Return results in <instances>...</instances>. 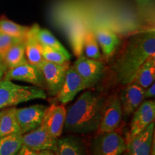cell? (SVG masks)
Returning <instances> with one entry per match:
<instances>
[{"label": "cell", "mask_w": 155, "mask_h": 155, "mask_svg": "<svg viewBox=\"0 0 155 155\" xmlns=\"http://www.w3.org/2000/svg\"><path fill=\"white\" fill-rule=\"evenodd\" d=\"M55 155H88L82 139L75 136H67L58 139Z\"/></svg>", "instance_id": "obj_16"}, {"label": "cell", "mask_w": 155, "mask_h": 155, "mask_svg": "<svg viewBox=\"0 0 155 155\" xmlns=\"http://www.w3.org/2000/svg\"><path fill=\"white\" fill-rule=\"evenodd\" d=\"M42 54L44 60L50 63L64 64L69 63L71 56L68 53L42 45Z\"/></svg>", "instance_id": "obj_26"}, {"label": "cell", "mask_w": 155, "mask_h": 155, "mask_svg": "<svg viewBox=\"0 0 155 155\" xmlns=\"http://www.w3.org/2000/svg\"><path fill=\"white\" fill-rule=\"evenodd\" d=\"M32 27L34 28L36 38L41 45L54 48V49L58 50L63 53H68L63 47V45L58 41L55 37L49 30L40 28L38 25H34Z\"/></svg>", "instance_id": "obj_24"}, {"label": "cell", "mask_w": 155, "mask_h": 155, "mask_svg": "<svg viewBox=\"0 0 155 155\" xmlns=\"http://www.w3.org/2000/svg\"><path fill=\"white\" fill-rule=\"evenodd\" d=\"M3 111H4V109L2 110V109L1 111H0V117H1V116H2V113H3Z\"/></svg>", "instance_id": "obj_34"}, {"label": "cell", "mask_w": 155, "mask_h": 155, "mask_svg": "<svg viewBox=\"0 0 155 155\" xmlns=\"http://www.w3.org/2000/svg\"><path fill=\"white\" fill-rule=\"evenodd\" d=\"M25 40L17 42L12 46L5 54L2 65L5 67L6 71L28 62L25 55Z\"/></svg>", "instance_id": "obj_19"}, {"label": "cell", "mask_w": 155, "mask_h": 155, "mask_svg": "<svg viewBox=\"0 0 155 155\" xmlns=\"http://www.w3.org/2000/svg\"><path fill=\"white\" fill-rule=\"evenodd\" d=\"M155 96V83L154 82L148 88L144 89V98L146 99H152Z\"/></svg>", "instance_id": "obj_29"}, {"label": "cell", "mask_w": 155, "mask_h": 155, "mask_svg": "<svg viewBox=\"0 0 155 155\" xmlns=\"http://www.w3.org/2000/svg\"><path fill=\"white\" fill-rule=\"evenodd\" d=\"M150 155H155V144H154V141H153V144L152 147V150H151Z\"/></svg>", "instance_id": "obj_32"}, {"label": "cell", "mask_w": 155, "mask_h": 155, "mask_svg": "<svg viewBox=\"0 0 155 155\" xmlns=\"http://www.w3.org/2000/svg\"><path fill=\"white\" fill-rule=\"evenodd\" d=\"M48 155H55V154H54V152H52V151H48Z\"/></svg>", "instance_id": "obj_33"}, {"label": "cell", "mask_w": 155, "mask_h": 155, "mask_svg": "<svg viewBox=\"0 0 155 155\" xmlns=\"http://www.w3.org/2000/svg\"><path fill=\"white\" fill-rule=\"evenodd\" d=\"M22 40H24L13 38V37L0 32V64L1 65L5 54L7 53L9 48L12 45H14L15 44L22 41Z\"/></svg>", "instance_id": "obj_27"}, {"label": "cell", "mask_w": 155, "mask_h": 155, "mask_svg": "<svg viewBox=\"0 0 155 155\" xmlns=\"http://www.w3.org/2000/svg\"><path fill=\"white\" fill-rule=\"evenodd\" d=\"M89 88V85L77 73L74 67L70 65L65 74L63 86L56 96V99L63 104H68L74 99L79 93Z\"/></svg>", "instance_id": "obj_9"}, {"label": "cell", "mask_w": 155, "mask_h": 155, "mask_svg": "<svg viewBox=\"0 0 155 155\" xmlns=\"http://www.w3.org/2000/svg\"><path fill=\"white\" fill-rule=\"evenodd\" d=\"M122 155H128V154H124H124H122Z\"/></svg>", "instance_id": "obj_35"}, {"label": "cell", "mask_w": 155, "mask_h": 155, "mask_svg": "<svg viewBox=\"0 0 155 155\" xmlns=\"http://www.w3.org/2000/svg\"><path fill=\"white\" fill-rule=\"evenodd\" d=\"M139 8L143 11H147L151 8L152 5V0H136Z\"/></svg>", "instance_id": "obj_30"}, {"label": "cell", "mask_w": 155, "mask_h": 155, "mask_svg": "<svg viewBox=\"0 0 155 155\" xmlns=\"http://www.w3.org/2000/svg\"><path fill=\"white\" fill-rule=\"evenodd\" d=\"M16 108L9 107L4 109L0 117V137L13 134H21L15 116Z\"/></svg>", "instance_id": "obj_21"}, {"label": "cell", "mask_w": 155, "mask_h": 155, "mask_svg": "<svg viewBox=\"0 0 155 155\" xmlns=\"http://www.w3.org/2000/svg\"><path fill=\"white\" fill-rule=\"evenodd\" d=\"M48 151H35L22 144L17 155H48Z\"/></svg>", "instance_id": "obj_28"}, {"label": "cell", "mask_w": 155, "mask_h": 155, "mask_svg": "<svg viewBox=\"0 0 155 155\" xmlns=\"http://www.w3.org/2000/svg\"><path fill=\"white\" fill-rule=\"evenodd\" d=\"M3 79L23 81L44 90L46 89L45 82L41 69L28 62L6 71Z\"/></svg>", "instance_id": "obj_7"}, {"label": "cell", "mask_w": 155, "mask_h": 155, "mask_svg": "<svg viewBox=\"0 0 155 155\" xmlns=\"http://www.w3.org/2000/svg\"><path fill=\"white\" fill-rule=\"evenodd\" d=\"M144 89L134 82L126 85L119 96L123 116L127 118L134 112L144 100Z\"/></svg>", "instance_id": "obj_14"}, {"label": "cell", "mask_w": 155, "mask_h": 155, "mask_svg": "<svg viewBox=\"0 0 155 155\" xmlns=\"http://www.w3.org/2000/svg\"><path fill=\"white\" fill-rule=\"evenodd\" d=\"M155 55L152 56L143 63L135 75L133 82L146 89L154 82Z\"/></svg>", "instance_id": "obj_20"}, {"label": "cell", "mask_w": 155, "mask_h": 155, "mask_svg": "<svg viewBox=\"0 0 155 155\" xmlns=\"http://www.w3.org/2000/svg\"><path fill=\"white\" fill-rule=\"evenodd\" d=\"M154 121L144 131L126 142L128 155H150L154 141Z\"/></svg>", "instance_id": "obj_15"}, {"label": "cell", "mask_w": 155, "mask_h": 155, "mask_svg": "<svg viewBox=\"0 0 155 155\" xmlns=\"http://www.w3.org/2000/svg\"><path fill=\"white\" fill-rule=\"evenodd\" d=\"M45 90L34 86H21L12 81H0V110L35 99H46Z\"/></svg>", "instance_id": "obj_3"}, {"label": "cell", "mask_w": 155, "mask_h": 155, "mask_svg": "<svg viewBox=\"0 0 155 155\" xmlns=\"http://www.w3.org/2000/svg\"><path fill=\"white\" fill-rule=\"evenodd\" d=\"M100 93L86 91L66 109L63 131L84 134L97 131L106 101Z\"/></svg>", "instance_id": "obj_2"}, {"label": "cell", "mask_w": 155, "mask_h": 155, "mask_svg": "<svg viewBox=\"0 0 155 155\" xmlns=\"http://www.w3.org/2000/svg\"><path fill=\"white\" fill-rule=\"evenodd\" d=\"M94 35L104 55L106 57H110L119 45L120 42L119 37L113 31L105 28H98Z\"/></svg>", "instance_id": "obj_18"}, {"label": "cell", "mask_w": 155, "mask_h": 155, "mask_svg": "<svg viewBox=\"0 0 155 155\" xmlns=\"http://www.w3.org/2000/svg\"><path fill=\"white\" fill-rule=\"evenodd\" d=\"M58 139H54L40 124L35 129L22 134V144L35 151L54 152Z\"/></svg>", "instance_id": "obj_11"}, {"label": "cell", "mask_w": 155, "mask_h": 155, "mask_svg": "<svg viewBox=\"0 0 155 155\" xmlns=\"http://www.w3.org/2000/svg\"><path fill=\"white\" fill-rule=\"evenodd\" d=\"M123 118V112L118 95H113L106 99L98 133L117 130Z\"/></svg>", "instance_id": "obj_8"}, {"label": "cell", "mask_w": 155, "mask_h": 155, "mask_svg": "<svg viewBox=\"0 0 155 155\" xmlns=\"http://www.w3.org/2000/svg\"><path fill=\"white\" fill-rule=\"evenodd\" d=\"M5 72H6V69L5 68V67H4L2 65L0 64V81H2L3 79Z\"/></svg>", "instance_id": "obj_31"}, {"label": "cell", "mask_w": 155, "mask_h": 155, "mask_svg": "<svg viewBox=\"0 0 155 155\" xmlns=\"http://www.w3.org/2000/svg\"><path fill=\"white\" fill-rule=\"evenodd\" d=\"M25 55L28 63L40 68L44 61L42 54V45L36 38L33 27H31L25 38Z\"/></svg>", "instance_id": "obj_17"}, {"label": "cell", "mask_w": 155, "mask_h": 155, "mask_svg": "<svg viewBox=\"0 0 155 155\" xmlns=\"http://www.w3.org/2000/svg\"><path fill=\"white\" fill-rule=\"evenodd\" d=\"M30 28L23 26L2 17L0 18V32L13 38L25 40Z\"/></svg>", "instance_id": "obj_23"}, {"label": "cell", "mask_w": 155, "mask_h": 155, "mask_svg": "<svg viewBox=\"0 0 155 155\" xmlns=\"http://www.w3.org/2000/svg\"><path fill=\"white\" fill-rule=\"evenodd\" d=\"M22 146V134H13L0 137V155H17Z\"/></svg>", "instance_id": "obj_22"}, {"label": "cell", "mask_w": 155, "mask_h": 155, "mask_svg": "<svg viewBox=\"0 0 155 155\" xmlns=\"http://www.w3.org/2000/svg\"><path fill=\"white\" fill-rule=\"evenodd\" d=\"M48 107L42 104H35L27 107L16 108L15 116L21 134H24L41 124Z\"/></svg>", "instance_id": "obj_10"}, {"label": "cell", "mask_w": 155, "mask_h": 155, "mask_svg": "<svg viewBox=\"0 0 155 155\" xmlns=\"http://www.w3.org/2000/svg\"><path fill=\"white\" fill-rule=\"evenodd\" d=\"M155 55V32L145 31L131 37L113 64V73L119 84L133 82L135 75L148 58Z\"/></svg>", "instance_id": "obj_1"}, {"label": "cell", "mask_w": 155, "mask_h": 155, "mask_svg": "<svg viewBox=\"0 0 155 155\" xmlns=\"http://www.w3.org/2000/svg\"><path fill=\"white\" fill-rule=\"evenodd\" d=\"M126 150L125 139L116 130L98 133L91 146V155H122Z\"/></svg>", "instance_id": "obj_4"}, {"label": "cell", "mask_w": 155, "mask_h": 155, "mask_svg": "<svg viewBox=\"0 0 155 155\" xmlns=\"http://www.w3.org/2000/svg\"><path fill=\"white\" fill-rule=\"evenodd\" d=\"M69 66V63L58 64L45 60L40 64V68L43 74L46 90L50 96H56L60 92Z\"/></svg>", "instance_id": "obj_6"}, {"label": "cell", "mask_w": 155, "mask_h": 155, "mask_svg": "<svg viewBox=\"0 0 155 155\" xmlns=\"http://www.w3.org/2000/svg\"><path fill=\"white\" fill-rule=\"evenodd\" d=\"M66 108L63 105L52 104L48 106L41 124L54 139H59L63 131Z\"/></svg>", "instance_id": "obj_12"}, {"label": "cell", "mask_w": 155, "mask_h": 155, "mask_svg": "<svg viewBox=\"0 0 155 155\" xmlns=\"http://www.w3.org/2000/svg\"><path fill=\"white\" fill-rule=\"evenodd\" d=\"M83 48L87 58L94 60H99L101 58L100 48L97 42L94 32H87L84 38Z\"/></svg>", "instance_id": "obj_25"}, {"label": "cell", "mask_w": 155, "mask_h": 155, "mask_svg": "<svg viewBox=\"0 0 155 155\" xmlns=\"http://www.w3.org/2000/svg\"><path fill=\"white\" fill-rule=\"evenodd\" d=\"M154 100H144L133 113V117L130 124V129L125 139L126 142L144 131L151 123L154 121Z\"/></svg>", "instance_id": "obj_5"}, {"label": "cell", "mask_w": 155, "mask_h": 155, "mask_svg": "<svg viewBox=\"0 0 155 155\" xmlns=\"http://www.w3.org/2000/svg\"><path fill=\"white\" fill-rule=\"evenodd\" d=\"M73 66L90 88L100 80L104 70V64L98 60L91 59L83 55H79Z\"/></svg>", "instance_id": "obj_13"}]
</instances>
